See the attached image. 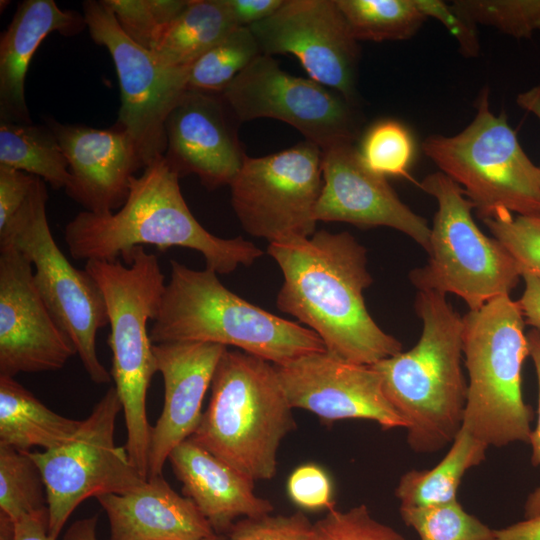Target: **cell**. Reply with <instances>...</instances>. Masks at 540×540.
Wrapping results in <instances>:
<instances>
[{
  "label": "cell",
  "mask_w": 540,
  "mask_h": 540,
  "mask_svg": "<svg viewBox=\"0 0 540 540\" xmlns=\"http://www.w3.org/2000/svg\"><path fill=\"white\" fill-rule=\"evenodd\" d=\"M463 323L468 383L462 427L488 447L529 443L533 410L522 394L529 345L518 302L498 296L469 310Z\"/></svg>",
  "instance_id": "52a82bcc"
},
{
  "label": "cell",
  "mask_w": 540,
  "mask_h": 540,
  "mask_svg": "<svg viewBox=\"0 0 540 540\" xmlns=\"http://www.w3.org/2000/svg\"><path fill=\"white\" fill-rule=\"evenodd\" d=\"M267 251L283 274L276 306L314 331L329 354L373 365L402 351L367 310L363 291L373 282L367 250L350 233L320 230L270 243Z\"/></svg>",
  "instance_id": "6da1fadb"
},
{
  "label": "cell",
  "mask_w": 540,
  "mask_h": 540,
  "mask_svg": "<svg viewBox=\"0 0 540 540\" xmlns=\"http://www.w3.org/2000/svg\"><path fill=\"white\" fill-rule=\"evenodd\" d=\"M221 95L186 90L166 120L167 163L181 176L194 174L208 189L229 185L245 154Z\"/></svg>",
  "instance_id": "ffe728a7"
},
{
  "label": "cell",
  "mask_w": 540,
  "mask_h": 540,
  "mask_svg": "<svg viewBox=\"0 0 540 540\" xmlns=\"http://www.w3.org/2000/svg\"><path fill=\"white\" fill-rule=\"evenodd\" d=\"M179 178L162 157L132 177L127 199L118 210L77 214L64 234L71 257L86 262H112L122 257L126 264L136 247H184L201 253L206 268L228 274L262 256L263 251L250 241L221 238L207 231L185 202Z\"/></svg>",
  "instance_id": "7a4b0ae2"
},
{
  "label": "cell",
  "mask_w": 540,
  "mask_h": 540,
  "mask_svg": "<svg viewBox=\"0 0 540 540\" xmlns=\"http://www.w3.org/2000/svg\"><path fill=\"white\" fill-rule=\"evenodd\" d=\"M451 6L474 25H489L517 39L540 30V0H456Z\"/></svg>",
  "instance_id": "e575fe53"
},
{
  "label": "cell",
  "mask_w": 540,
  "mask_h": 540,
  "mask_svg": "<svg viewBox=\"0 0 540 540\" xmlns=\"http://www.w3.org/2000/svg\"><path fill=\"white\" fill-rule=\"evenodd\" d=\"M529 356L531 357L538 381V418L536 428L531 431L529 443L532 446L531 462L540 467V333L533 329L527 334ZM540 515V484L528 496L524 506L525 519Z\"/></svg>",
  "instance_id": "b9f144b4"
},
{
  "label": "cell",
  "mask_w": 540,
  "mask_h": 540,
  "mask_svg": "<svg viewBox=\"0 0 540 540\" xmlns=\"http://www.w3.org/2000/svg\"><path fill=\"white\" fill-rule=\"evenodd\" d=\"M220 95L237 120L283 121L322 151L353 144L360 131L359 117L343 96L283 71L269 55H259Z\"/></svg>",
  "instance_id": "5bb4252c"
},
{
  "label": "cell",
  "mask_w": 540,
  "mask_h": 540,
  "mask_svg": "<svg viewBox=\"0 0 540 540\" xmlns=\"http://www.w3.org/2000/svg\"><path fill=\"white\" fill-rule=\"evenodd\" d=\"M36 176L0 166V230L25 203Z\"/></svg>",
  "instance_id": "60d3db41"
},
{
  "label": "cell",
  "mask_w": 540,
  "mask_h": 540,
  "mask_svg": "<svg viewBox=\"0 0 540 540\" xmlns=\"http://www.w3.org/2000/svg\"><path fill=\"white\" fill-rule=\"evenodd\" d=\"M86 23L81 14L61 9L54 0L20 3L0 38V120L31 123L25 98V78L33 55L51 33H79Z\"/></svg>",
  "instance_id": "cb8c5ba5"
},
{
  "label": "cell",
  "mask_w": 540,
  "mask_h": 540,
  "mask_svg": "<svg viewBox=\"0 0 540 540\" xmlns=\"http://www.w3.org/2000/svg\"><path fill=\"white\" fill-rule=\"evenodd\" d=\"M75 354L36 287L30 261L0 242V375L59 370Z\"/></svg>",
  "instance_id": "2e32d148"
},
{
  "label": "cell",
  "mask_w": 540,
  "mask_h": 540,
  "mask_svg": "<svg viewBox=\"0 0 540 540\" xmlns=\"http://www.w3.org/2000/svg\"><path fill=\"white\" fill-rule=\"evenodd\" d=\"M476 109L474 119L460 133L427 137L423 152L463 186L482 220L502 210L540 215V166L523 150L505 112H491L487 87Z\"/></svg>",
  "instance_id": "ba28073f"
},
{
  "label": "cell",
  "mask_w": 540,
  "mask_h": 540,
  "mask_svg": "<svg viewBox=\"0 0 540 540\" xmlns=\"http://www.w3.org/2000/svg\"><path fill=\"white\" fill-rule=\"evenodd\" d=\"M358 150L364 164L374 173L408 177L414 141L402 123L391 119L375 123L364 135Z\"/></svg>",
  "instance_id": "d6a6232c"
},
{
  "label": "cell",
  "mask_w": 540,
  "mask_h": 540,
  "mask_svg": "<svg viewBox=\"0 0 540 540\" xmlns=\"http://www.w3.org/2000/svg\"><path fill=\"white\" fill-rule=\"evenodd\" d=\"M98 516L79 519L66 530L63 540H97L96 526Z\"/></svg>",
  "instance_id": "7dc6e473"
},
{
  "label": "cell",
  "mask_w": 540,
  "mask_h": 540,
  "mask_svg": "<svg viewBox=\"0 0 540 540\" xmlns=\"http://www.w3.org/2000/svg\"><path fill=\"white\" fill-rule=\"evenodd\" d=\"M423 191L437 201L427 263L409 273L419 291L452 293L469 310L510 295L521 272L516 261L494 237H488L472 216V202L462 187L441 171L427 175Z\"/></svg>",
  "instance_id": "9c48e42d"
},
{
  "label": "cell",
  "mask_w": 540,
  "mask_h": 540,
  "mask_svg": "<svg viewBox=\"0 0 540 540\" xmlns=\"http://www.w3.org/2000/svg\"><path fill=\"white\" fill-rule=\"evenodd\" d=\"M309 540H406L392 527L375 520L366 505L346 511L329 509L313 523Z\"/></svg>",
  "instance_id": "8d00e7d4"
},
{
  "label": "cell",
  "mask_w": 540,
  "mask_h": 540,
  "mask_svg": "<svg viewBox=\"0 0 540 540\" xmlns=\"http://www.w3.org/2000/svg\"><path fill=\"white\" fill-rule=\"evenodd\" d=\"M425 16L440 21L459 43L461 53L466 57L479 54L480 44L476 25L459 15L451 5L440 0H417Z\"/></svg>",
  "instance_id": "ab89813d"
},
{
  "label": "cell",
  "mask_w": 540,
  "mask_h": 540,
  "mask_svg": "<svg viewBox=\"0 0 540 540\" xmlns=\"http://www.w3.org/2000/svg\"><path fill=\"white\" fill-rule=\"evenodd\" d=\"M123 32L153 50L188 0H106Z\"/></svg>",
  "instance_id": "836d02e7"
},
{
  "label": "cell",
  "mask_w": 540,
  "mask_h": 540,
  "mask_svg": "<svg viewBox=\"0 0 540 540\" xmlns=\"http://www.w3.org/2000/svg\"><path fill=\"white\" fill-rule=\"evenodd\" d=\"M274 365L292 408L310 411L325 423L364 419L383 430L406 428L371 365L351 363L327 351Z\"/></svg>",
  "instance_id": "e0dca14e"
},
{
  "label": "cell",
  "mask_w": 540,
  "mask_h": 540,
  "mask_svg": "<svg viewBox=\"0 0 540 540\" xmlns=\"http://www.w3.org/2000/svg\"><path fill=\"white\" fill-rule=\"evenodd\" d=\"M540 166V165H539Z\"/></svg>",
  "instance_id": "681fc988"
},
{
  "label": "cell",
  "mask_w": 540,
  "mask_h": 540,
  "mask_svg": "<svg viewBox=\"0 0 540 540\" xmlns=\"http://www.w3.org/2000/svg\"><path fill=\"white\" fill-rule=\"evenodd\" d=\"M110 526V540H198L215 534L193 501L162 475L139 488L96 497Z\"/></svg>",
  "instance_id": "603a6c76"
},
{
  "label": "cell",
  "mask_w": 540,
  "mask_h": 540,
  "mask_svg": "<svg viewBox=\"0 0 540 540\" xmlns=\"http://www.w3.org/2000/svg\"><path fill=\"white\" fill-rule=\"evenodd\" d=\"M322 177L315 209L317 222L390 227L411 237L428 252L431 228L426 219L399 199L386 177L367 168L353 144L322 151Z\"/></svg>",
  "instance_id": "ac0fdd59"
},
{
  "label": "cell",
  "mask_w": 540,
  "mask_h": 540,
  "mask_svg": "<svg viewBox=\"0 0 540 540\" xmlns=\"http://www.w3.org/2000/svg\"><path fill=\"white\" fill-rule=\"evenodd\" d=\"M92 40L110 53L117 72L121 106L117 127L131 139L142 169L164 157L166 120L187 90L190 67H173L129 38L106 0L83 3Z\"/></svg>",
  "instance_id": "7c38bea8"
},
{
  "label": "cell",
  "mask_w": 540,
  "mask_h": 540,
  "mask_svg": "<svg viewBox=\"0 0 540 540\" xmlns=\"http://www.w3.org/2000/svg\"><path fill=\"white\" fill-rule=\"evenodd\" d=\"M261 54L252 31L235 28L190 66L187 90L221 94Z\"/></svg>",
  "instance_id": "f546056e"
},
{
  "label": "cell",
  "mask_w": 540,
  "mask_h": 540,
  "mask_svg": "<svg viewBox=\"0 0 540 540\" xmlns=\"http://www.w3.org/2000/svg\"><path fill=\"white\" fill-rule=\"evenodd\" d=\"M122 404L110 387L76 434L65 444L30 452L46 488L49 536L57 540L73 511L87 498L127 493L147 480L131 463L125 447L114 441Z\"/></svg>",
  "instance_id": "8fae6325"
},
{
  "label": "cell",
  "mask_w": 540,
  "mask_h": 540,
  "mask_svg": "<svg viewBox=\"0 0 540 540\" xmlns=\"http://www.w3.org/2000/svg\"><path fill=\"white\" fill-rule=\"evenodd\" d=\"M248 28L262 54L295 56L309 78L354 104L360 48L336 0H284Z\"/></svg>",
  "instance_id": "9a60e30c"
},
{
  "label": "cell",
  "mask_w": 540,
  "mask_h": 540,
  "mask_svg": "<svg viewBox=\"0 0 540 540\" xmlns=\"http://www.w3.org/2000/svg\"><path fill=\"white\" fill-rule=\"evenodd\" d=\"M0 166L36 176L54 189L66 188L69 164L51 128L31 123L0 122Z\"/></svg>",
  "instance_id": "83f0119b"
},
{
  "label": "cell",
  "mask_w": 540,
  "mask_h": 540,
  "mask_svg": "<svg viewBox=\"0 0 540 540\" xmlns=\"http://www.w3.org/2000/svg\"><path fill=\"white\" fill-rule=\"evenodd\" d=\"M182 493L191 499L215 533H227L239 517L270 514L272 503L257 496L254 481L188 438L169 454Z\"/></svg>",
  "instance_id": "7402d4cb"
},
{
  "label": "cell",
  "mask_w": 540,
  "mask_h": 540,
  "mask_svg": "<svg viewBox=\"0 0 540 540\" xmlns=\"http://www.w3.org/2000/svg\"><path fill=\"white\" fill-rule=\"evenodd\" d=\"M286 487L290 500L302 510L328 511L335 507L331 479L319 465H300L290 474Z\"/></svg>",
  "instance_id": "f35d334b"
},
{
  "label": "cell",
  "mask_w": 540,
  "mask_h": 540,
  "mask_svg": "<svg viewBox=\"0 0 540 540\" xmlns=\"http://www.w3.org/2000/svg\"><path fill=\"white\" fill-rule=\"evenodd\" d=\"M404 523L421 540H489L492 529L464 510L458 500L428 507H401Z\"/></svg>",
  "instance_id": "1f68e13d"
},
{
  "label": "cell",
  "mask_w": 540,
  "mask_h": 540,
  "mask_svg": "<svg viewBox=\"0 0 540 540\" xmlns=\"http://www.w3.org/2000/svg\"><path fill=\"white\" fill-rule=\"evenodd\" d=\"M105 300L112 351L111 376L124 412L131 463L147 478L152 426L147 419L146 398L157 372L148 321L157 315L165 277L156 255L134 248L126 262L89 260L85 265Z\"/></svg>",
  "instance_id": "8992f818"
},
{
  "label": "cell",
  "mask_w": 540,
  "mask_h": 540,
  "mask_svg": "<svg viewBox=\"0 0 540 540\" xmlns=\"http://www.w3.org/2000/svg\"><path fill=\"white\" fill-rule=\"evenodd\" d=\"M488 446L465 428L454 438L443 459L429 470L404 473L395 489L401 507H428L457 500V490L464 474L479 465Z\"/></svg>",
  "instance_id": "484cf974"
},
{
  "label": "cell",
  "mask_w": 540,
  "mask_h": 540,
  "mask_svg": "<svg viewBox=\"0 0 540 540\" xmlns=\"http://www.w3.org/2000/svg\"><path fill=\"white\" fill-rule=\"evenodd\" d=\"M80 425L49 409L14 377L0 375V445L50 450L72 439Z\"/></svg>",
  "instance_id": "d4e9b609"
},
{
  "label": "cell",
  "mask_w": 540,
  "mask_h": 540,
  "mask_svg": "<svg viewBox=\"0 0 540 540\" xmlns=\"http://www.w3.org/2000/svg\"><path fill=\"white\" fill-rule=\"evenodd\" d=\"M48 126L69 164L68 196L95 214L118 210L127 199L134 173L142 169L129 136L118 127L96 129L52 119Z\"/></svg>",
  "instance_id": "44dd1931"
},
{
  "label": "cell",
  "mask_w": 540,
  "mask_h": 540,
  "mask_svg": "<svg viewBox=\"0 0 540 540\" xmlns=\"http://www.w3.org/2000/svg\"><path fill=\"white\" fill-rule=\"evenodd\" d=\"M234 23L238 27H250L274 14L284 0H223Z\"/></svg>",
  "instance_id": "ee69618b"
},
{
  "label": "cell",
  "mask_w": 540,
  "mask_h": 540,
  "mask_svg": "<svg viewBox=\"0 0 540 540\" xmlns=\"http://www.w3.org/2000/svg\"><path fill=\"white\" fill-rule=\"evenodd\" d=\"M322 185V150L308 141L263 157L245 155L229 184L242 227L269 244L316 232Z\"/></svg>",
  "instance_id": "4fadbf2b"
},
{
  "label": "cell",
  "mask_w": 540,
  "mask_h": 540,
  "mask_svg": "<svg viewBox=\"0 0 540 540\" xmlns=\"http://www.w3.org/2000/svg\"><path fill=\"white\" fill-rule=\"evenodd\" d=\"M525 288L517 301L525 323L533 326L540 333V277L532 274L522 275Z\"/></svg>",
  "instance_id": "f6af8a7d"
},
{
  "label": "cell",
  "mask_w": 540,
  "mask_h": 540,
  "mask_svg": "<svg viewBox=\"0 0 540 540\" xmlns=\"http://www.w3.org/2000/svg\"><path fill=\"white\" fill-rule=\"evenodd\" d=\"M149 335L153 344L234 346L273 364L326 351L311 329L242 299L220 282L215 271L194 270L176 260L170 261V278Z\"/></svg>",
  "instance_id": "277c9868"
},
{
  "label": "cell",
  "mask_w": 540,
  "mask_h": 540,
  "mask_svg": "<svg viewBox=\"0 0 540 540\" xmlns=\"http://www.w3.org/2000/svg\"><path fill=\"white\" fill-rule=\"evenodd\" d=\"M354 38L369 41L405 40L427 17L417 0H336Z\"/></svg>",
  "instance_id": "f1b7e54d"
},
{
  "label": "cell",
  "mask_w": 540,
  "mask_h": 540,
  "mask_svg": "<svg viewBox=\"0 0 540 540\" xmlns=\"http://www.w3.org/2000/svg\"><path fill=\"white\" fill-rule=\"evenodd\" d=\"M46 182L36 177L29 195L0 230V242L14 245L32 264L34 281L60 327L70 337L92 382L107 384L111 374L96 352L97 332L108 325L104 297L91 275L74 267L51 233Z\"/></svg>",
  "instance_id": "30bf717a"
},
{
  "label": "cell",
  "mask_w": 540,
  "mask_h": 540,
  "mask_svg": "<svg viewBox=\"0 0 540 540\" xmlns=\"http://www.w3.org/2000/svg\"><path fill=\"white\" fill-rule=\"evenodd\" d=\"M226 346L208 342L153 344L163 378L164 404L150 434L147 478L162 475L171 451L190 438L202 418V403Z\"/></svg>",
  "instance_id": "d6986e66"
},
{
  "label": "cell",
  "mask_w": 540,
  "mask_h": 540,
  "mask_svg": "<svg viewBox=\"0 0 540 540\" xmlns=\"http://www.w3.org/2000/svg\"><path fill=\"white\" fill-rule=\"evenodd\" d=\"M48 530L49 513L26 516L16 521L0 514V540H53Z\"/></svg>",
  "instance_id": "7bdbcfd3"
},
{
  "label": "cell",
  "mask_w": 540,
  "mask_h": 540,
  "mask_svg": "<svg viewBox=\"0 0 540 540\" xmlns=\"http://www.w3.org/2000/svg\"><path fill=\"white\" fill-rule=\"evenodd\" d=\"M313 523L302 512L244 517L227 532L226 540H309Z\"/></svg>",
  "instance_id": "74e56055"
},
{
  "label": "cell",
  "mask_w": 540,
  "mask_h": 540,
  "mask_svg": "<svg viewBox=\"0 0 540 540\" xmlns=\"http://www.w3.org/2000/svg\"><path fill=\"white\" fill-rule=\"evenodd\" d=\"M489 540H540V515L492 530Z\"/></svg>",
  "instance_id": "bcb514c9"
},
{
  "label": "cell",
  "mask_w": 540,
  "mask_h": 540,
  "mask_svg": "<svg viewBox=\"0 0 540 540\" xmlns=\"http://www.w3.org/2000/svg\"><path fill=\"white\" fill-rule=\"evenodd\" d=\"M235 28L223 0H188L152 52L169 66L190 67Z\"/></svg>",
  "instance_id": "4316f807"
},
{
  "label": "cell",
  "mask_w": 540,
  "mask_h": 540,
  "mask_svg": "<svg viewBox=\"0 0 540 540\" xmlns=\"http://www.w3.org/2000/svg\"><path fill=\"white\" fill-rule=\"evenodd\" d=\"M483 222L516 261L521 276L540 277V215L514 216L502 210Z\"/></svg>",
  "instance_id": "d590c367"
},
{
  "label": "cell",
  "mask_w": 540,
  "mask_h": 540,
  "mask_svg": "<svg viewBox=\"0 0 540 540\" xmlns=\"http://www.w3.org/2000/svg\"><path fill=\"white\" fill-rule=\"evenodd\" d=\"M210 388L209 404L190 438L254 482L272 479L281 441L296 429L275 365L227 348Z\"/></svg>",
  "instance_id": "5b68a950"
},
{
  "label": "cell",
  "mask_w": 540,
  "mask_h": 540,
  "mask_svg": "<svg viewBox=\"0 0 540 540\" xmlns=\"http://www.w3.org/2000/svg\"><path fill=\"white\" fill-rule=\"evenodd\" d=\"M414 307L422 321L417 344L371 366L406 423L409 447L416 453H432L452 443L463 424L464 323L440 292L419 291Z\"/></svg>",
  "instance_id": "3957f363"
},
{
  "label": "cell",
  "mask_w": 540,
  "mask_h": 540,
  "mask_svg": "<svg viewBox=\"0 0 540 540\" xmlns=\"http://www.w3.org/2000/svg\"><path fill=\"white\" fill-rule=\"evenodd\" d=\"M198 540H226V537L223 534L215 533L211 536L204 537Z\"/></svg>",
  "instance_id": "c3c4849f"
},
{
  "label": "cell",
  "mask_w": 540,
  "mask_h": 540,
  "mask_svg": "<svg viewBox=\"0 0 540 540\" xmlns=\"http://www.w3.org/2000/svg\"><path fill=\"white\" fill-rule=\"evenodd\" d=\"M49 513L42 474L30 452L0 445V514L16 521Z\"/></svg>",
  "instance_id": "4dcf8cb0"
}]
</instances>
